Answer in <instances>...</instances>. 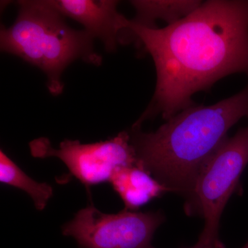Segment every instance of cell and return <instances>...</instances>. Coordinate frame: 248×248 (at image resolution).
<instances>
[{"instance_id": "obj_12", "label": "cell", "mask_w": 248, "mask_h": 248, "mask_svg": "<svg viewBox=\"0 0 248 248\" xmlns=\"http://www.w3.org/2000/svg\"><path fill=\"white\" fill-rule=\"evenodd\" d=\"M248 248V242L247 243V244H246V245H245V246L244 248Z\"/></svg>"}, {"instance_id": "obj_3", "label": "cell", "mask_w": 248, "mask_h": 248, "mask_svg": "<svg viewBox=\"0 0 248 248\" xmlns=\"http://www.w3.org/2000/svg\"><path fill=\"white\" fill-rule=\"evenodd\" d=\"M19 11L14 24L1 26L0 47L4 53L19 57L41 70L53 95L63 90L62 76L76 60L100 65L93 46L94 39L84 30H76L46 0L17 1Z\"/></svg>"}, {"instance_id": "obj_5", "label": "cell", "mask_w": 248, "mask_h": 248, "mask_svg": "<svg viewBox=\"0 0 248 248\" xmlns=\"http://www.w3.org/2000/svg\"><path fill=\"white\" fill-rule=\"evenodd\" d=\"M165 221L162 213L124 209L106 214L93 204L81 209L62 228L79 248H151L155 232Z\"/></svg>"}, {"instance_id": "obj_4", "label": "cell", "mask_w": 248, "mask_h": 248, "mask_svg": "<svg viewBox=\"0 0 248 248\" xmlns=\"http://www.w3.org/2000/svg\"><path fill=\"white\" fill-rule=\"evenodd\" d=\"M248 164V126L228 138L209 159L201 172L192 197L205 225L199 240L220 244V219L228 200L239 185Z\"/></svg>"}, {"instance_id": "obj_10", "label": "cell", "mask_w": 248, "mask_h": 248, "mask_svg": "<svg viewBox=\"0 0 248 248\" xmlns=\"http://www.w3.org/2000/svg\"><path fill=\"white\" fill-rule=\"evenodd\" d=\"M0 182L27 192L35 208L44 210L53 197V187L46 183H38L27 175L4 151H0Z\"/></svg>"}, {"instance_id": "obj_7", "label": "cell", "mask_w": 248, "mask_h": 248, "mask_svg": "<svg viewBox=\"0 0 248 248\" xmlns=\"http://www.w3.org/2000/svg\"><path fill=\"white\" fill-rule=\"evenodd\" d=\"M64 17L84 27L93 39H99L108 52L115 51L119 44L128 41L130 19L117 11L115 0H46Z\"/></svg>"}, {"instance_id": "obj_1", "label": "cell", "mask_w": 248, "mask_h": 248, "mask_svg": "<svg viewBox=\"0 0 248 248\" xmlns=\"http://www.w3.org/2000/svg\"><path fill=\"white\" fill-rule=\"evenodd\" d=\"M128 32L151 55L156 73L153 100L135 126L159 114L169 120L225 77L248 76V0L206 1L162 29L130 19Z\"/></svg>"}, {"instance_id": "obj_6", "label": "cell", "mask_w": 248, "mask_h": 248, "mask_svg": "<svg viewBox=\"0 0 248 248\" xmlns=\"http://www.w3.org/2000/svg\"><path fill=\"white\" fill-rule=\"evenodd\" d=\"M30 149L35 157L53 156L62 160L72 175L87 188L110 182L121 168L140 165L130 134L125 131L97 143L84 144L78 140H66L58 148H53L47 139L40 138L31 142Z\"/></svg>"}, {"instance_id": "obj_8", "label": "cell", "mask_w": 248, "mask_h": 248, "mask_svg": "<svg viewBox=\"0 0 248 248\" xmlns=\"http://www.w3.org/2000/svg\"><path fill=\"white\" fill-rule=\"evenodd\" d=\"M110 183L123 201L125 210L132 211L170 192L140 165L119 169L114 173Z\"/></svg>"}, {"instance_id": "obj_11", "label": "cell", "mask_w": 248, "mask_h": 248, "mask_svg": "<svg viewBox=\"0 0 248 248\" xmlns=\"http://www.w3.org/2000/svg\"><path fill=\"white\" fill-rule=\"evenodd\" d=\"M151 248H156L152 246ZM189 248H225L224 245L222 244H208V243L203 242V241H201L200 240H198L197 244L195 245V246H192V247Z\"/></svg>"}, {"instance_id": "obj_2", "label": "cell", "mask_w": 248, "mask_h": 248, "mask_svg": "<svg viewBox=\"0 0 248 248\" xmlns=\"http://www.w3.org/2000/svg\"><path fill=\"white\" fill-rule=\"evenodd\" d=\"M244 117H248V84L213 105L184 109L154 132L133 127L129 134L140 166L170 192L190 200L204 166Z\"/></svg>"}, {"instance_id": "obj_9", "label": "cell", "mask_w": 248, "mask_h": 248, "mask_svg": "<svg viewBox=\"0 0 248 248\" xmlns=\"http://www.w3.org/2000/svg\"><path fill=\"white\" fill-rule=\"evenodd\" d=\"M136 15L133 22L147 28H156V20H163L169 25L190 15L202 5L198 0L189 1H130Z\"/></svg>"}]
</instances>
